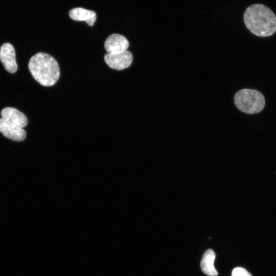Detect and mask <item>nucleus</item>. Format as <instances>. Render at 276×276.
Segmentation results:
<instances>
[{"mask_svg": "<svg viewBox=\"0 0 276 276\" xmlns=\"http://www.w3.org/2000/svg\"><path fill=\"white\" fill-rule=\"evenodd\" d=\"M247 28L254 35L268 37L276 31V16L267 7L254 4L248 7L244 14Z\"/></svg>", "mask_w": 276, "mask_h": 276, "instance_id": "obj_1", "label": "nucleus"}, {"mask_svg": "<svg viewBox=\"0 0 276 276\" xmlns=\"http://www.w3.org/2000/svg\"><path fill=\"white\" fill-rule=\"evenodd\" d=\"M28 67L34 79L44 86L53 85L60 77V69L57 61L47 53H38L33 56Z\"/></svg>", "mask_w": 276, "mask_h": 276, "instance_id": "obj_2", "label": "nucleus"}, {"mask_svg": "<svg viewBox=\"0 0 276 276\" xmlns=\"http://www.w3.org/2000/svg\"><path fill=\"white\" fill-rule=\"evenodd\" d=\"M234 101L239 110L248 114L259 113L265 105V99L262 94L250 88L242 89L236 92Z\"/></svg>", "mask_w": 276, "mask_h": 276, "instance_id": "obj_3", "label": "nucleus"}, {"mask_svg": "<svg viewBox=\"0 0 276 276\" xmlns=\"http://www.w3.org/2000/svg\"><path fill=\"white\" fill-rule=\"evenodd\" d=\"M104 59L108 66L117 70H122L129 67L132 61V55L129 51L117 53H107Z\"/></svg>", "mask_w": 276, "mask_h": 276, "instance_id": "obj_4", "label": "nucleus"}, {"mask_svg": "<svg viewBox=\"0 0 276 276\" xmlns=\"http://www.w3.org/2000/svg\"><path fill=\"white\" fill-rule=\"evenodd\" d=\"M0 60L5 68L10 73L17 70L15 51L10 43H4L0 48Z\"/></svg>", "mask_w": 276, "mask_h": 276, "instance_id": "obj_5", "label": "nucleus"}, {"mask_svg": "<svg viewBox=\"0 0 276 276\" xmlns=\"http://www.w3.org/2000/svg\"><path fill=\"white\" fill-rule=\"evenodd\" d=\"M129 42L123 35L113 34L109 36L104 43V47L107 53L117 54L126 51Z\"/></svg>", "mask_w": 276, "mask_h": 276, "instance_id": "obj_6", "label": "nucleus"}, {"mask_svg": "<svg viewBox=\"0 0 276 276\" xmlns=\"http://www.w3.org/2000/svg\"><path fill=\"white\" fill-rule=\"evenodd\" d=\"M2 118L7 123L24 128L28 124L27 117L16 108L8 107L3 109L1 112Z\"/></svg>", "mask_w": 276, "mask_h": 276, "instance_id": "obj_7", "label": "nucleus"}, {"mask_svg": "<svg viewBox=\"0 0 276 276\" xmlns=\"http://www.w3.org/2000/svg\"><path fill=\"white\" fill-rule=\"evenodd\" d=\"M0 132L14 141H22L26 138V131L22 128L11 125L0 118Z\"/></svg>", "mask_w": 276, "mask_h": 276, "instance_id": "obj_8", "label": "nucleus"}, {"mask_svg": "<svg viewBox=\"0 0 276 276\" xmlns=\"http://www.w3.org/2000/svg\"><path fill=\"white\" fill-rule=\"evenodd\" d=\"M215 254L211 249H207L202 257L200 267L202 271L209 276H217L218 272L214 266V262L215 259Z\"/></svg>", "mask_w": 276, "mask_h": 276, "instance_id": "obj_9", "label": "nucleus"}, {"mask_svg": "<svg viewBox=\"0 0 276 276\" xmlns=\"http://www.w3.org/2000/svg\"><path fill=\"white\" fill-rule=\"evenodd\" d=\"M69 16L74 20L86 22L90 18L96 16V14L93 11L78 7L70 10Z\"/></svg>", "mask_w": 276, "mask_h": 276, "instance_id": "obj_10", "label": "nucleus"}, {"mask_svg": "<svg viewBox=\"0 0 276 276\" xmlns=\"http://www.w3.org/2000/svg\"><path fill=\"white\" fill-rule=\"evenodd\" d=\"M232 276H252L245 269L242 267H236L232 271Z\"/></svg>", "mask_w": 276, "mask_h": 276, "instance_id": "obj_11", "label": "nucleus"}]
</instances>
